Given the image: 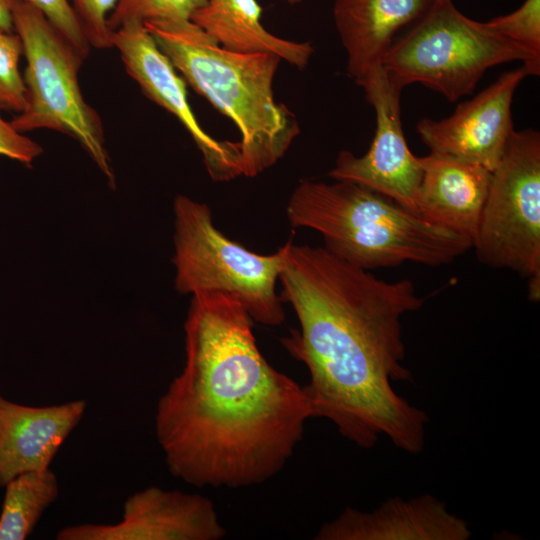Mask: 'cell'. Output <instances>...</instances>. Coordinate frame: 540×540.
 <instances>
[{
	"mask_svg": "<svg viewBox=\"0 0 540 540\" xmlns=\"http://www.w3.org/2000/svg\"><path fill=\"white\" fill-rule=\"evenodd\" d=\"M234 297L192 295L185 364L159 398L155 433L169 472L196 487L244 488L276 476L314 412L304 386L258 348Z\"/></svg>",
	"mask_w": 540,
	"mask_h": 540,
	"instance_id": "6da1fadb",
	"label": "cell"
},
{
	"mask_svg": "<svg viewBox=\"0 0 540 540\" xmlns=\"http://www.w3.org/2000/svg\"><path fill=\"white\" fill-rule=\"evenodd\" d=\"M278 281L280 300L299 322L282 344L308 369L304 389L314 417L360 448L385 436L398 449L421 452L428 415L392 387L412 379L401 319L425 302L413 282L384 281L323 246L291 239Z\"/></svg>",
	"mask_w": 540,
	"mask_h": 540,
	"instance_id": "7a4b0ae2",
	"label": "cell"
},
{
	"mask_svg": "<svg viewBox=\"0 0 540 540\" xmlns=\"http://www.w3.org/2000/svg\"><path fill=\"white\" fill-rule=\"evenodd\" d=\"M144 25L183 79L239 129L242 175L255 177L284 156L300 128L274 97L279 56L224 49L191 20Z\"/></svg>",
	"mask_w": 540,
	"mask_h": 540,
	"instance_id": "3957f363",
	"label": "cell"
},
{
	"mask_svg": "<svg viewBox=\"0 0 540 540\" xmlns=\"http://www.w3.org/2000/svg\"><path fill=\"white\" fill-rule=\"evenodd\" d=\"M286 213L293 227L318 231L331 254L368 271L405 262L446 265L472 248L467 238L349 180L300 181Z\"/></svg>",
	"mask_w": 540,
	"mask_h": 540,
	"instance_id": "277c9868",
	"label": "cell"
},
{
	"mask_svg": "<svg viewBox=\"0 0 540 540\" xmlns=\"http://www.w3.org/2000/svg\"><path fill=\"white\" fill-rule=\"evenodd\" d=\"M512 61L540 74V64L523 48L468 18L451 0H435L392 44L382 67L402 89L421 83L454 102L471 94L488 69Z\"/></svg>",
	"mask_w": 540,
	"mask_h": 540,
	"instance_id": "5b68a950",
	"label": "cell"
},
{
	"mask_svg": "<svg viewBox=\"0 0 540 540\" xmlns=\"http://www.w3.org/2000/svg\"><path fill=\"white\" fill-rule=\"evenodd\" d=\"M13 30L23 43L26 95L23 110L11 124L24 134L49 129L74 138L114 182L100 116L85 101L79 85L85 59L39 9L23 0L13 8Z\"/></svg>",
	"mask_w": 540,
	"mask_h": 540,
	"instance_id": "8992f818",
	"label": "cell"
},
{
	"mask_svg": "<svg viewBox=\"0 0 540 540\" xmlns=\"http://www.w3.org/2000/svg\"><path fill=\"white\" fill-rule=\"evenodd\" d=\"M174 214L178 292L223 293L238 300L254 322L282 324L285 313L276 284L287 242L270 255L252 252L216 228L208 205L183 195L175 199Z\"/></svg>",
	"mask_w": 540,
	"mask_h": 540,
	"instance_id": "52a82bcc",
	"label": "cell"
},
{
	"mask_svg": "<svg viewBox=\"0 0 540 540\" xmlns=\"http://www.w3.org/2000/svg\"><path fill=\"white\" fill-rule=\"evenodd\" d=\"M478 260L528 280L540 298V134L513 130L492 171L472 243Z\"/></svg>",
	"mask_w": 540,
	"mask_h": 540,
	"instance_id": "ba28073f",
	"label": "cell"
},
{
	"mask_svg": "<svg viewBox=\"0 0 540 540\" xmlns=\"http://www.w3.org/2000/svg\"><path fill=\"white\" fill-rule=\"evenodd\" d=\"M376 115V130L366 154L343 150L329 176L365 185L416 213V195L422 177L419 157L410 151L402 129L400 95L383 67L361 85Z\"/></svg>",
	"mask_w": 540,
	"mask_h": 540,
	"instance_id": "9c48e42d",
	"label": "cell"
},
{
	"mask_svg": "<svg viewBox=\"0 0 540 540\" xmlns=\"http://www.w3.org/2000/svg\"><path fill=\"white\" fill-rule=\"evenodd\" d=\"M115 47L129 76L151 101L171 113L188 131L215 181L242 175L238 142L217 140L197 121L187 99L185 80L161 51L143 23L131 22L112 32Z\"/></svg>",
	"mask_w": 540,
	"mask_h": 540,
	"instance_id": "30bf717a",
	"label": "cell"
},
{
	"mask_svg": "<svg viewBox=\"0 0 540 540\" xmlns=\"http://www.w3.org/2000/svg\"><path fill=\"white\" fill-rule=\"evenodd\" d=\"M226 529L209 498L151 486L130 495L115 524L61 529L58 540H220Z\"/></svg>",
	"mask_w": 540,
	"mask_h": 540,
	"instance_id": "8fae6325",
	"label": "cell"
},
{
	"mask_svg": "<svg viewBox=\"0 0 540 540\" xmlns=\"http://www.w3.org/2000/svg\"><path fill=\"white\" fill-rule=\"evenodd\" d=\"M530 75L524 65L502 73L471 100L440 121L422 119L417 131L431 152L475 163L492 172L513 129L511 105L521 81Z\"/></svg>",
	"mask_w": 540,
	"mask_h": 540,
	"instance_id": "7c38bea8",
	"label": "cell"
},
{
	"mask_svg": "<svg viewBox=\"0 0 540 540\" xmlns=\"http://www.w3.org/2000/svg\"><path fill=\"white\" fill-rule=\"evenodd\" d=\"M468 524L446 504L424 494L404 500L389 498L372 511L351 507L325 523L317 540H467Z\"/></svg>",
	"mask_w": 540,
	"mask_h": 540,
	"instance_id": "4fadbf2b",
	"label": "cell"
},
{
	"mask_svg": "<svg viewBox=\"0 0 540 540\" xmlns=\"http://www.w3.org/2000/svg\"><path fill=\"white\" fill-rule=\"evenodd\" d=\"M86 400L27 406L0 395V486L19 474L50 468L56 453L79 424Z\"/></svg>",
	"mask_w": 540,
	"mask_h": 540,
	"instance_id": "5bb4252c",
	"label": "cell"
},
{
	"mask_svg": "<svg viewBox=\"0 0 540 540\" xmlns=\"http://www.w3.org/2000/svg\"><path fill=\"white\" fill-rule=\"evenodd\" d=\"M422 177L416 213L426 222L473 243L492 172L447 154L419 157Z\"/></svg>",
	"mask_w": 540,
	"mask_h": 540,
	"instance_id": "9a60e30c",
	"label": "cell"
},
{
	"mask_svg": "<svg viewBox=\"0 0 540 540\" xmlns=\"http://www.w3.org/2000/svg\"><path fill=\"white\" fill-rule=\"evenodd\" d=\"M435 0H335L333 17L347 53L349 76L361 86L376 70L401 28L415 23Z\"/></svg>",
	"mask_w": 540,
	"mask_h": 540,
	"instance_id": "2e32d148",
	"label": "cell"
},
{
	"mask_svg": "<svg viewBox=\"0 0 540 540\" xmlns=\"http://www.w3.org/2000/svg\"><path fill=\"white\" fill-rule=\"evenodd\" d=\"M262 9L256 0H207L190 20L224 49L240 53H271L304 69L313 53L310 42L278 37L261 23Z\"/></svg>",
	"mask_w": 540,
	"mask_h": 540,
	"instance_id": "e0dca14e",
	"label": "cell"
},
{
	"mask_svg": "<svg viewBox=\"0 0 540 540\" xmlns=\"http://www.w3.org/2000/svg\"><path fill=\"white\" fill-rule=\"evenodd\" d=\"M4 487L0 540H24L58 498L57 476L50 468L29 471L14 477Z\"/></svg>",
	"mask_w": 540,
	"mask_h": 540,
	"instance_id": "ac0fdd59",
	"label": "cell"
},
{
	"mask_svg": "<svg viewBox=\"0 0 540 540\" xmlns=\"http://www.w3.org/2000/svg\"><path fill=\"white\" fill-rule=\"evenodd\" d=\"M207 0H117L107 25L111 32L126 23L190 20Z\"/></svg>",
	"mask_w": 540,
	"mask_h": 540,
	"instance_id": "d6986e66",
	"label": "cell"
},
{
	"mask_svg": "<svg viewBox=\"0 0 540 540\" xmlns=\"http://www.w3.org/2000/svg\"><path fill=\"white\" fill-rule=\"evenodd\" d=\"M485 24L523 48L540 64V0H525L512 13L493 18Z\"/></svg>",
	"mask_w": 540,
	"mask_h": 540,
	"instance_id": "ffe728a7",
	"label": "cell"
},
{
	"mask_svg": "<svg viewBox=\"0 0 540 540\" xmlns=\"http://www.w3.org/2000/svg\"><path fill=\"white\" fill-rule=\"evenodd\" d=\"M24 48L15 31L0 30V106L20 113L25 106V84L19 70Z\"/></svg>",
	"mask_w": 540,
	"mask_h": 540,
	"instance_id": "44dd1931",
	"label": "cell"
},
{
	"mask_svg": "<svg viewBox=\"0 0 540 540\" xmlns=\"http://www.w3.org/2000/svg\"><path fill=\"white\" fill-rule=\"evenodd\" d=\"M117 0H72V7L91 47H112L107 19Z\"/></svg>",
	"mask_w": 540,
	"mask_h": 540,
	"instance_id": "7402d4cb",
	"label": "cell"
},
{
	"mask_svg": "<svg viewBox=\"0 0 540 540\" xmlns=\"http://www.w3.org/2000/svg\"><path fill=\"white\" fill-rule=\"evenodd\" d=\"M39 9L57 31L84 58L91 46L88 43L72 5L68 0H23Z\"/></svg>",
	"mask_w": 540,
	"mask_h": 540,
	"instance_id": "603a6c76",
	"label": "cell"
},
{
	"mask_svg": "<svg viewBox=\"0 0 540 540\" xmlns=\"http://www.w3.org/2000/svg\"><path fill=\"white\" fill-rule=\"evenodd\" d=\"M1 110L0 106V155L24 165H31L42 154V147L24 133L17 131L11 122L2 117Z\"/></svg>",
	"mask_w": 540,
	"mask_h": 540,
	"instance_id": "cb8c5ba5",
	"label": "cell"
},
{
	"mask_svg": "<svg viewBox=\"0 0 540 540\" xmlns=\"http://www.w3.org/2000/svg\"><path fill=\"white\" fill-rule=\"evenodd\" d=\"M18 0H0V30H13V8Z\"/></svg>",
	"mask_w": 540,
	"mask_h": 540,
	"instance_id": "d4e9b609",
	"label": "cell"
},
{
	"mask_svg": "<svg viewBox=\"0 0 540 540\" xmlns=\"http://www.w3.org/2000/svg\"><path fill=\"white\" fill-rule=\"evenodd\" d=\"M287 1L289 4H297V3H300L302 0H285Z\"/></svg>",
	"mask_w": 540,
	"mask_h": 540,
	"instance_id": "484cf974",
	"label": "cell"
}]
</instances>
